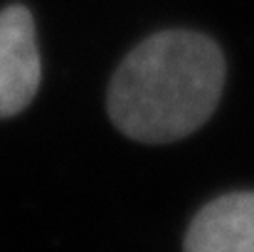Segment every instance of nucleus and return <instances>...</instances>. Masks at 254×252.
I'll return each instance as SVG.
<instances>
[{
    "mask_svg": "<svg viewBox=\"0 0 254 252\" xmlns=\"http://www.w3.org/2000/svg\"><path fill=\"white\" fill-rule=\"evenodd\" d=\"M227 65L220 45L192 30H163L133 47L109 84L114 126L143 144L197 131L220 106Z\"/></svg>",
    "mask_w": 254,
    "mask_h": 252,
    "instance_id": "obj_1",
    "label": "nucleus"
},
{
    "mask_svg": "<svg viewBox=\"0 0 254 252\" xmlns=\"http://www.w3.org/2000/svg\"><path fill=\"white\" fill-rule=\"evenodd\" d=\"M40 50L27 7L10 5L0 12V119L22 111L40 86Z\"/></svg>",
    "mask_w": 254,
    "mask_h": 252,
    "instance_id": "obj_2",
    "label": "nucleus"
},
{
    "mask_svg": "<svg viewBox=\"0 0 254 252\" xmlns=\"http://www.w3.org/2000/svg\"><path fill=\"white\" fill-rule=\"evenodd\" d=\"M183 252H254V190L225 193L202 205L190 220Z\"/></svg>",
    "mask_w": 254,
    "mask_h": 252,
    "instance_id": "obj_3",
    "label": "nucleus"
}]
</instances>
